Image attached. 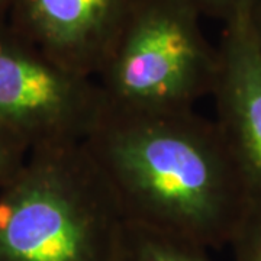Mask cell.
<instances>
[{"instance_id":"5","label":"cell","mask_w":261,"mask_h":261,"mask_svg":"<svg viewBox=\"0 0 261 261\" xmlns=\"http://www.w3.org/2000/svg\"><path fill=\"white\" fill-rule=\"evenodd\" d=\"M135 0H13L10 29L71 74L96 79Z\"/></svg>"},{"instance_id":"1","label":"cell","mask_w":261,"mask_h":261,"mask_svg":"<svg viewBox=\"0 0 261 261\" xmlns=\"http://www.w3.org/2000/svg\"><path fill=\"white\" fill-rule=\"evenodd\" d=\"M83 147L126 224L206 250L229 244L250 195L215 121L105 108Z\"/></svg>"},{"instance_id":"9","label":"cell","mask_w":261,"mask_h":261,"mask_svg":"<svg viewBox=\"0 0 261 261\" xmlns=\"http://www.w3.org/2000/svg\"><path fill=\"white\" fill-rule=\"evenodd\" d=\"M31 149L6 129L0 128V189L8 185L23 167Z\"/></svg>"},{"instance_id":"3","label":"cell","mask_w":261,"mask_h":261,"mask_svg":"<svg viewBox=\"0 0 261 261\" xmlns=\"http://www.w3.org/2000/svg\"><path fill=\"white\" fill-rule=\"evenodd\" d=\"M190 0H135L94 79L106 109L129 113L195 109L211 96L218 48Z\"/></svg>"},{"instance_id":"10","label":"cell","mask_w":261,"mask_h":261,"mask_svg":"<svg viewBox=\"0 0 261 261\" xmlns=\"http://www.w3.org/2000/svg\"><path fill=\"white\" fill-rule=\"evenodd\" d=\"M203 16H215L224 20L231 13L245 9L255 0H190Z\"/></svg>"},{"instance_id":"12","label":"cell","mask_w":261,"mask_h":261,"mask_svg":"<svg viewBox=\"0 0 261 261\" xmlns=\"http://www.w3.org/2000/svg\"><path fill=\"white\" fill-rule=\"evenodd\" d=\"M12 2L13 0H0V22L6 20V16H8V12H9Z\"/></svg>"},{"instance_id":"7","label":"cell","mask_w":261,"mask_h":261,"mask_svg":"<svg viewBox=\"0 0 261 261\" xmlns=\"http://www.w3.org/2000/svg\"><path fill=\"white\" fill-rule=\"evenodd\" d=\"M119 261H212L196 244L126 224Z\"/></svg>"},{"instance_id":"8","label":"cell","mask_w":261,"mask_h":261,"mask_svg":"<svg viewBox=\"0 0 261 261\" xmlns=\"http://www.w3.org/2000/svg\"><path fill=\"white\" fill-rule=\"evenodd\" d=\"M233 261H261V199H250L228 244Z\"/></svg>"},{"instance_id":"6","label":"cell","mask_w":261,"mask_h":261,"mask_svg":"<svg viewBox=\"0 0 261 261\" xmlns=\"http://www.w3.org/2000/svg\"><path fill=\"white\" fill-rule=\"evenodd\" d=\"M215 77V123L250 199H261V48L247 9L224 19Z\"/></svg>"},{"instance_id":"4","label":"cell","mask_w":261,"mask_h":261,"mask_svg":"<svg viewBox=\"0 0 261 261\" xmlns=\"http://www.w3.org/2000/svg\"><path fill=\"white\" fill-rule=\"evenodd\" d=\"M103 109L96 80L63 70L0 22V128L31 151L77 144Z\"/></svg>"},{"instance_id":"2","label":"cell","mask_w":261,"mask_h":261,"mask_svg":"<svg viewBox=\"0 0 261 261\" xmlns=\"http://www.w3.org/2000/svg\"><path fill=\"white\" fill-rule=\"evenodd\" d=\"M125 231L83 142L32 149L0 189V261H119Z\"/></svg>"},{"instance_id":"11","label":"cell","mask_w":261,"mask_h":261,"mask_svg":"<svg viewBox=\"0 0 261 261\" xmlns=\"http://www.w3.org/2000/svg\"><path fill=\"white\" fill-rule=\"evenodd\" d=\"M247 9V13H248V18H250V22H251L252 31L255 34V38L258 41V45L261 48V0H255L252 2L251 5Z\"/></svg>"}]
</instances>
